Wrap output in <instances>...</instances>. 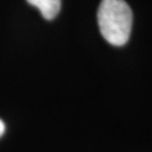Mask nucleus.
I'll use <instances>...</instances> for the list:
<instances>
[{
	"instance_id": "1",
	"label": "nucleus",
	"mask_w": 152,
	"mask_h": 152,
	"mask_svg": "<svg viewBox=\"0 0 152 152\" xmlns=\"http://www.w3.org/2000/svg\"><path fill=\"white\" fill-rule=\"evenodd\" d=\"M133 14L124 0H102L98 24L102 36L113 46L126 45L131 36Z\"/></svg>"
},
{
	"instance_id": "2",
	"label": "nucleus",
	"mask_w": 152,
	"mask_h": 152,
	"mask_svg": "<svg viewBox=\"0 0 152 152\" xmlns=\"http://www.w3.org/2000/svg\"><path fill=\"white\" fill-rule=\"evenodd\" d=\"M31 5L36 7L41 12L42 17L47 20H52L57 17L61 9V0H27Z\"/></svg>"
},
{
	"instance_id": "3",
	"label": "nucleus",
	"mask_w": 152,
	"mask_h": 152,
	"mask_svg": "<svg viewBox=\"0 0 152 152\" xmlns=\"http://www.w3.org/2000/svg\"><path fill=\"white\" fill-rule=\"evenodd\" d=\"M4 131H5V124H4V122L0 119V137L4 134Z\"/></svg>"
}]
</instances>
